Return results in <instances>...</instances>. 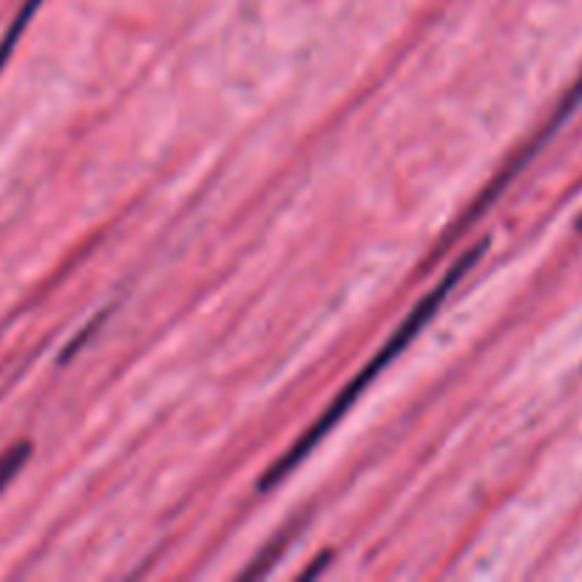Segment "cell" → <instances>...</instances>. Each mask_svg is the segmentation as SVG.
<instances>
[{"label":"cell","instance_id":"cell-1","mask_svg":"<svg viewBox=\"0 0 582 582\" xmlns=\"http://www.w3.org/2000/svg\"><path fill=\"white\" fill-rule=\"evenodd\" d=\"M486 248H489V242L483 239V242H478L471 250H466L464 256H460L458 262L452 264V271L446 273V276L441 278V282H437V287L430 293V296L421 298V305H418L415 310L409 312V319L403 321L401 327H398L396 335H392V339L387 341V347H384L381 353H378L373 361H369L367 369H364V373H361L358 378H355V381L350 384V387L344 389V392H341L339 398H335L333 403H330V409H327V412L319 418V421L312 423V426L305 432V435L298 437V444L290 446V452H287L285 458H278L273 469L264 471V478L259 480V492H267V489H273L276 483H282V480H285L287 475H290V471L296 469V466L301 464V460H305L307 455H310L312 446L319 444L321 437H324L327 432L333 430V426L341 421V418L347 415V409L353 407V403L358 401L361 392H364V389H367L369 384L375 381V378H378V373H381V369H387L389 364L396 361V355H401L403 350H407L409 344H412V339H415V335L421 333L423 324H426V321H430L432 316H435V310L441 307V301H444V298L449 296L452 287L458 285L460 278H464L466 273H469L471 267L478 264V259L483 256Z\"/></svg>","mask_w":582,"mask_h":582},{"label":"cell","instance_id":"cell-2","mask_svg":"<svg viewBox=\"0 0 582 582\" xmlns=\"http://www.w3.org/2000/svg\"><path fill=\"white\" fill-rule=\"evenodd\" d=\"M580 103H582V77H580V80H577V83H574V89L569 91V98L562 100V103H560V109H557V114H555V117L548 119L546 132H543V134H537V139H534L532 146H526V151H523L521 157H517V160H514L512 166H509L506 171H503V174H500L498 180L492 182V185L486 187V194L480 196V202H478V205H475V208H471L469 214L464 216V222H460V228H466V225H471V222H475V219H478V216L483 214V210L489 208V205H492L494 199H498V194H500V191H503V187H506L509 182H512L514 176H517V171H521V168L526 166L528 160H532L534 153H537V151H540L543 146H546L548 139L555 137V134H557L555 128H560V125L566 123V119H569L571 114L577 112V105H580Z\"/></svg>","mask_w":582,"mask_h":582},{"label":"cell","instance_id":"cell-3","mask_svg":"<svg viewBox=\"0 0 582 582\" xmlns=\"http://www.w3.org/2000/svg\"><path fill=\"white\" fill-rule=\"evenodd\" d=\"M41 3H43V0H26V3H23V9H21V14H18L12 26H9L7 37L0 41V69L7 66L9 55H12V49H14V43L21 41L23 28L28 26V21H32V14L37 12V7H41Z\"/></svg>","mask_w":582,"mask_h":582},{"label":"cell","instance_id":"cell-4","mask_svg":"<svg viewBox=\"0 0 582 582\" xmlns=\"http://www.w3.org/2000/svg\"><path fill=\"white\" fill-rule=\"evenodd\" d=\"M28 455H32V446H28L26 441H23V444H14L12 449L0 455V492H3V489L9 486V480H12L14 475L23 469Z\"/></svg>","mask_w":582,"mask_h":582},{"label":"cell","instance_id":"cell-5","mask_svg":"<svg viewBox=\"0 0 582 582\" xmlns=\"http://www.w3.org/2000/svg\"><path fill=\"white\" fill-rule=\"evenodd\" d=\"M327 562H330V557H321V560L319 562H316V566H312V569L310 571H305V580H310V577H316V574H319V571L321 569H324V566H327Z\"/></svg>","mask_w":582,"mask_h":582}]
</instances>
